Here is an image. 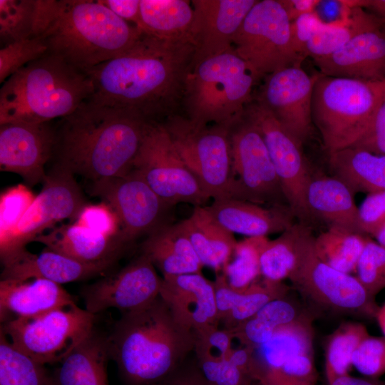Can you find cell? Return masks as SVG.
<instances>
[{"label":"cell","mask_w":385,"mask_h":385,"mask_svg":"<svg viewBox=\"0 0 385 385\" xmlns=\"http://www.w3.org/2000/svg\"><path fill=\"white\" fill-rule=\"evenodd\" d=\"M195 48L188 39H163L142 31L125 51L87 72L91 98L163 122L180 106Z\"/></svg>","instance_id":"cell-1"},{"label":"cell","mask_w":385,"mask_h":385,"mask_svg":"<svg viewBox=\"0 0 385 385\" xmlns=\"http://www.w3.org/2000/svg\"><path fill=\"white\" fill-rule=\"evenodd\" d=\"M149 122L90 97L55 126V164L91 183L125 175Z\"/></svg>","instance_id":"cell-2"},{"label":"cell","mask_w":385,"mask_h":385,"mask_svg":"<svg viewBox=\"0 0 385 385\" xmlns=\"http://www.w3.org/2000/svg\"><path fill=\"white\" fill-rule=\"evenodd\" d=\"M110 358L128 385H154L194 352L196 336L175 319L160 296L122 313L108 335Z\"/></svg>","instance_id":"cell-3"},{"label":"cell","mask_w":385,"mask_h":385,"mask_svg":"<svg viewBox=\"0 0 385 385\" xmlns=\"http://www.w3.org/2000/svg\"><path fill=\"white\" fill-rule=\"evenodd\" d=\"M141 33L101 1L38 0L34 37L48 53L86 71L120 54Z\"/></svg>","instance_id":"cell-4"},{"label":"cell","mask_w":385,"mask_h":385,"mask_svg":"<svg viewBox=\"0 0 385 385\" xmlns=\"http://www.w3.org/2000/svg\"><path fill=\"white\" fill-rule=\"evenodd\" d=\"M89 73L46 53L3 83L0 124L42 123L72 113L93 93Z\"/></svg>","instance_id":"cell-5"},{"label":"cell","mask_w":385,"mask_h":385,"mask_svg":"<svg viewBox=\"0 0 385 385\" xmlns=\"http://www.w3.org/2000/svg\"><path fill=\"white\" fill-rule=\"evenodd\" d=\"M260 79L233 48L193 59L186 76L181 105L185 117L198 126H230L241 119Z\"/></svg>","instance_id":"cell-6"},{"label":"cell","mask_w":385,"mask_h":385,"mask_svg":"<svg viewBox=\"0 0 385 385\" xmlns=\"http://www.w3.org/2000/svg\"><path fill=\"white\" fill-rule=\"evenodd\" d=\"M384 101L385 82L318 74L312 118L328 154L351 147Z\"/></svg>","instance_id":"cell-7"},{"label":"cell","mask_w":385,"mask_h":385,"mask_svg":"<svg viewBox=\"0 0 385 385\" xmlns=\"http://www.w3.org/2000/svg\"><path fill=\"white\" fill-rule=\"evenodd\" d=\"M314 237L304 225L296 264L289 277L294 288L314 307L336 314L375 319L379 306L359 279L321 260L314 249Z\"/></svg>","instance_id":"cell-8"},{"label":"cell","mask_w":385,"mask_h":385,"mask_svg":"<svg viewBox=\"0 0 385 385\" xmlns=\"http://www.w3.org/2000/svg\"><path fill=\"white\" fill-rule=\"evenodd\" d=\"M162 123L204 192L213 200L230 197L234 178L230 127L198 126L175 115Z\"/></svg>","instance_id":"cell-9"},{"label":"cell","mask_w":385,"mask_h":385,"mask_svg":"<svg viewBox=\"0 0 385 385\" xmlns=\"http://www.w3.org/2000/svg\"><path fill=\"white\" fill-rule=\"evenodd\" d=\"M95 317L74 302L39 316L1 323L0 332L35 361L44 365L59 363L90 334Z\"/></svg>","instance_id":"cell-10"},{"label":"cell","mask_w":385,"mask_h":385,"mask_svg":"<svg viewBox=\"0 0 385 385\" xmlns=\"http://www.w3.org/2000/svg\"><path fill=\"white\" fill-rule=\"evenodd\" d=\"M291 21L279 0L257 1L235 35L232 47L259 78L300 66L294 50Z\"/></svg>","instance_id":"cell-11"},{"label":"cell","mask_w":385,"mask_h":385,"mask_svg":"<svg viewBox=\"0 0 385 385\" xmlns=\"http://www.w3.org/2000/svg\"><path fill=\"white\" fill-rule=\"evenodd\" d=\"M165 202L203 206L210 198L178 153L163 123L150 121L130 170Z\"/></svg>","instance_id":"cell-12"},{"label":"cell","mask_w":385,"mask_h":385,"mask_svg":"<svg viewBox=\"0 0 385 385\" xmlns=\"http://www.w3.org/2000/svg\"><path fill=\"white\" fill-rule=\"evenodd\" d=\"M230 141L234 178L230 198L289 206L264 138L245 113L230 126Z\"/></svg>","instance_id":"cell-13"},{"label":"cell","mask_w":385,"mask_h":385,"mask_svg":"<svg viewBox=\"0 0 385 385\" xmlns=\"http://www.w3.org/2000/svg\"><path fill=\"white\" fill-rule=\"evenodd\" d=\"M39 193L19 221L16 229L0 245L1 261L26 249V246L58 222L75 220L86 200L74 175L54 164L47 173Z\"/></svg>","instance_id":"cell-14"},{"label":"cell","mask_w":385,"mask_h":385,"mask_svg":"<svg viewBox=\"0 0 385 385\" xmlns=\"http://www.w3.org/2000/svg\"><path fill=\"white\" fill-rule=\"evenodd\" d=\"M91 192L114 210L121 236L129 246L138 237L173 224L175 207L163 201L142 178L132 172L91 183Z\"/></svg>","instance_id":"cell-15"},{"label":"cell","mask_w":385,"mask_h":385,"mask_svg":"<svg viewBox=\"0 0 385 385\" xmlns=\"http://www.w3.org/2000/svg\"><path fill=\"white\" fill-rule=\"evenodd\" d=\"M245 114L260 130L287 203L297 222L309 226L314 220L306 202V190L313 170L301 145L266 108L255 102Z\"/></svg>","instance_id":"cell-16"},{"label":"cell","mask_w":385,"mask_h":385,"mask_svg":"<svg viewBox=\"0 0 385 385\" xmlns=\"http://www.w3.org/2000/svg\"><path fill=\"white\" fill-rule=\"evenodd\" d=\"M163 278L145 255L81 291L85 309L96 314L109 308L122 313L140 309L160 296Z\"/></svg>","instance_id":"cell-17"},{"label":"cell","mask_w":385,"mask_h":385,"mask_svg":"<svg viewBox=\"0 0 385 385\" xmlns=\"http://www.w3.org/2000/svg\"><path fill=\"white\" fill-rule=\"evenodd\" d=\"M318 74L293 66L267 76L256 100L303 145L312 130V100Z\"/></svg>","instance_id":"cell-18"},{"label":"cell","mask_w":385,"mask_h":385,"mask_svg":"<svg viewBox=\"0 0 385 385\" xmlns=\"http://www.w3.org/2000/svg\"><path fill=\"white\" fill-rule=\"evenodd\" d=\"M54 145L55 126L50 122L0 124V170L19 175L28 186L43 183Z\"/></svg>","instance_id":"cell-19"},{"label":"cell","mask_w":385,"mask_h":385,"mask_svg":"<svg viewBox=\"0 0 385 385\" xmlns=\"http://www.w3.org/2000/svg\"><path fill=\"white\" fill-rule=\"evenodd\" d=\"M257 0H192L194 18L190 40L194 59L226 51Z\"/></svg>","instance_id":"cell-20"},{"label":"cell","mask_w":385,"mask_h":385,"mask_svg":"<svg viewBox=\"0 0 385 385\" xmlns=\"http://www.w3.org/2000/svg\"><path fill=\"white\" fill-rule=\"evenodd\" d=\"M162 278L160 296L178 322L195 334L219 327L213 282L202 273Z\"/></svg>","instance_id":"cell-21"},{"label":"cell","mask_w":385,"mask_h":385,"mask_svg":"<svg viewBox=\"0 0 385 385\" xmlns=\"http://www.w3.org/2000/svg\"><path fill=\"white\" fill-rule=\"evenodd\" d=\"M314 61L325 76L385 82V29L379 24L361 31L334 53Z\"/></svg>","instance_id":"cell-22"},{"label":"cell","mask_w":385,"mask_h":385,"mask_svg":"<svg viewBox=\"0 0 385 385\" xmlns=\"http://www.w3.org/2000/svg\"><path fill=\"white\" fill-rule=\"evenodd\" d=\"M34 242L80 262L108 271L129 247L121 238H110L75 223L53 227Z\"/></svg>","instance_id":"cell-23"},{"label":"cell","mask_w":385,"mask_h":385,"mask_svg":"<svg viewBox=\"0 0 385 385\" xmlns=\"http://www.w3.org/2000/svg\"><path fill=\"white\" fill-rule=\"evenodd\" d=\"M211 216L232 233L250 237H267L282 232L295 222V216L288 205L268 207L235 198L214 200L205 206Z\"/></svg>","instance_id":"cell-24"},{"label":"cell","mask_w":385,"mask_h":385,"mask_svg":"<svg viewBox=\"0 0 385 385\" xmlns=\"http://www.w3.org/2000/svg\"><path fill=\"white\" fill-rule=\"evenodd\" d=\"M1 279L38 278L61 284L105 274L106 270L80 262L47 248L38 254L24 249L1 262Z\"/></svg>","instance_id":"cell-25"},{"label":"cell","mask_w":385,"mask_h":385,"mask_svg":"<svg viewBox=\"0 0 385 385\" xmlns=\"http://www.w3.org/2000/svg\"><path fill=\"white\" fill-rule=\"evenodd\" d=\"M74 302L61 284L47 279L0 281L1 324L16 318L39 316Z\"/></svg>","instance_id":"cell-26"},{"label":"cell","mask_w":385,"mask_h":385,"mask_svg":"<svg viewBox=\"0 0 385 385\" xmlns=\"http://www.w3.org/2000/svg\"><path fill=\"white\" fill-rule=\"evenodd\" d=\"M214 282L219 323L231 331L253 317L270 302L287 297L290 287L282 282L262 277L242 291L232 288L225 276L217 273Z\"/></svg>","instance_id":"cell-27"},{"label":"cell","mask_w":385,"mask_h":385,"mask_svg":"<svg viewBox=\"0 0 385 385\" xmlns=\"http://www.w3.org/2000/svg\"><path fill=\"white\" fill-rule=\"evenodd\" d=\"M354 195L337 178L313 172L306 190V202L314 220L361 233Z\"/></svg>","instance_id":"cell-28"},{"label":"cell","mask_w":385,"mask_h":385,"mask_svg":"<svg viewBox=\"0 0 385 385\" xmlns=\"http://www.w3.org/2000/svg\"><path fill=\"white\" fill-rule=\"evenodd\" d=\"M108 335L95 327L51 374L53 385H108Z\"/></svg>","instance_id":"cell-29"},{"label":"cell","mask_w":385,"mask_h":385,"mask_svg":"<svg viewBox=\"0 0 385 385\" xmlns=\"http://www.w3.org/2000/svg\"><path fill=\"white\" fill-rule=\"evenodd\" d=\"M163 277L201 273L204 267L180 222L160 228L147 236L140 245Z\"/></svg>","instance_id":"cell-30"},{"label":"cell","mask_w":385,"mask_h":385,"mask_svg":"<svg viewBox=\"0 0 385 385\" xmlns=\"http://www.w3.org/2000/svg\"><path fill=\"white\" fill-rule=\"evenodd\" d=\"M203 266L222 272L237 243L233 233L221 226L205 206H195L189 217L180 222Z\"/></svg>","instance_id":"cell-31"},{"label":"cell","mask_w":385,"mask_h":385,"mask_svg":"<svg viewBox=\"0 0 385 385\" xmlns=\"http://www.w3.org/2000/svg\"><path fill=\"white\" fill-rule=\"evenodd\" d=\"M329 165L354 194L385 191V155L350 147L329 154Z\"/></svg>","instance_id":"cell-32"},{"label":"cell","mask_w":385,"mask_h":385,"mask_svg":"<svg viewBox=\"0 0 385 385\" xmlns=\"http://www.w3.org/2000/svg\"><path fill=\"white\" fill-rule=\"evenodd\" d=\"M194 18L192 2L185 0H140V24L144 33L163 39L190 40ZM192 42V41H191Z\"/></svg>","instance_id":"cell-33"},{"label":"cell","mask_w":385,"mask_h":385,"mask_svg":"<svg viewBox=\"0 0 385 385\" xmlns=\"http://www.w3.org/2000/svg\"><path fill=\"white\" fill-rule=\"evenodd\" d=\"M287 297L272 300L230 332L240 344L254 349L269 342L279 328L304 317Z\"/></svg>","instance_id":"cell-34"},{"label":"cell","mask_w":385,"mask_h":385,"mask_svg":"<svg viewBox=\"0 0 385 385\" xmlns=\"http://www.w3.org/2000/svg\"><path fill=\"white\" fill-rule=\"evenodd\" d=\"M369 236L339 227H329L314 237L319 258L341 272L356 273V267Z\"/></svg>","instance_id":"cell-35"},{"label":"cell","mask_w":385,"mask_h":385,"mask_svg":"<svg viewBox=\"0 0 385 385\" xmlns=\"http://www.w3.org/2000/svg\"><path fill=\"white\" fill-rule=\"evenodd\" d=\"M307 316L276 331L271 339L260 346L262 369H279L291 357L313 351V328Z\"/></svg>","instance_id":"cell-36"},{"label":"cell","mask_w":385,"mask_h":385,"mask_svg":"<svg viewBox=\"0 0 385 385\" xmlns=\"http://www.w3.org/2000/svg\"><path fill=\"white\" fill-rule=\"evenodd\" d=\"M381 24L378 19L361 7H354L351 19L343 24L325 25L307 43L305 56L314 59L328 56L344 46L356 34Z\"/></svg>","instance_id":"cell-37"},{"label":"cell","mask_w":385,"mask_h":385,"mask_svg":"<svg viewBox=\"0 0 385 385\" xmlns=\"http://www.w3.org/2000/svg\"><path fill=\"white\" fill-rule=\"evenodd\" d=\"M305 224L296 222L276 239L268 240L260 255L261 276L280 282L289 278L296 264L299 239Z\"/></svg>","instance_id":"cell-38"},{"label":"cell","mask_w":385,"mask_h":385,"mask_svg":"<svg viewBox=\"0 0 385 385\" xmlns=\"http://www.w3.org/2000/svg\"><path fill=\"white\" fill-rule=\"evenodd\" d=\"M369 336L359 322L341 324L329 337L325 348V374L328 385L338 377L349 374L352 356L361 342Z\"/></svg>","instance_id":"cell-39"},{"label":"cell","mask_w":385,"mask_h":385,"mask_svg":"<svg viewBox=\"0 0 385 385\" xmlns=\"http://www.w3.org/2000/svg\"><path fill=\"white\" fill-rule=\"evenodd\" d=\"M0 385H53L44 364L15 348L1 332Z\"/></svg>","instance_id":"cell-40"},{"label":"cell","mask_w":385,"mask_h":385,"mask_svg":"<svg viewBox=\"0 0 385 385\" xmlns=\"http://www.w3.org/2000/svg\"><path fill=\"white\" fill-rule=\"evenodd\" d=\"M267 240V237H250L237 242L221 272L232 288L242 291L258 279L261 275L260 255Z\"/></svg>","instance_id":"cell-41"},{"label":"cell","mask_w":385,"mask_h":385,"mask_svg":"<svg viewBox=\"0 0 385 385\" xmlns=\"http://www.w3.org/2000/svg\"><path fill=\"white\" fill-rule=\"evenodd\" d=\"M38 0H0L1 48L34 37Z\"/></svg>","instance_id":"cell-42"},{"label":"cell","mask_w":385,"mask_h":385,"mask_svg":"<svg viewBox=\"0 0 385 385\" xmlns=\"http://www.w3.org/2000/svg\"><path fill=\"white\" fill-rule=\"evenodd\" d=\"M36 196L27 185L19 183L0 195V245L10 237Z\"/></svg>","instance_id":"cell-43"},{"label":"cell","mask_w":385,"mask_h":385,"mask_svg":"<svg viewBox=\"0 0 385 385\" xmlns=\"http://www.w3.org/2000/svg\"><path fill=\"white\" fill-rule=\"evenodd\" d=\"M48 53V48L39 37H31L6 45L0 49V82L28 63Z\"/></svg>","instance_id":"cell-44"},{"label":"cell","mask_w":385,"mask_h":385,"mask_svg":"<svg viewBox=\"0 0 385 385\" xmlns=\"http://www.w3.org/2000/svg\"><path fill=\"white\" fill-rule=\"evenodd\" d=\"M356 274L374 297L385 289V247L369 238L359 260Z\"/></svg>","instance_id":"cell-45"},{"label":"cell","mask_w":385,"mask_h":385,"mask_svg":"<svg viewBox=\"0 0 385 385\" xmlns=\"http://www.w3.org/2000/svg\"><path fill=\"white\" fill-rule=\"evenodd\" d=\"M352 366L361 374L379 379L385 374V337L368 336L354 351Z\"/></svg>","instance_id":"cell-46"},{"label":"cell","mask_w":385,"mask_h":385,"mask_svg":"<svg viewBox=\"0 0 385 385\" xmlns=\"http://www.w3.org/2000/svg\"><path fill=\"white\" fill-rule=\"evenodd\" d=\"M73 223L103 236L110 238H121L123 240L117 215L112 207L103 201L98 204L85 205Z\"/></svg>","instance_id":"cell-47"},{"label":"cell","mask_w":385,"mask_h":385,"mask_svg":"<svg viewBox=\"0 0 385 385\" xmlns=\"http://www.w3.org/2000/svg\"><path fill=\"white\" fill-rule=\"evenodd\" d=\"M195 336L194 353L196 356L225 359L233 348V334L225 329L215 327L202 333L195 334Z\"/></svg>","instance_id":"cell-48"},{"label":"cell","mask_w":385,"mask_h":385,"mask_svg":"<svg viewBox=\"0 0 385 385\" xmlns=\"http://www.w3.org/2000/svg\"><path fill=\"white\" fill-rule=\"evenodd\" d=\"M361 232L373 236L385 224V191L368 194L359 207Z\"/></svg>","instance_id":"cell-49"},{"label":"cell","mask_w":385,"mask_h":385,"mask_svg":"<svg viewBox=\"0 0 385 385\" xmlns=\"http://www.w3.org/2000/svg\"><path fill=\"white\" fill-rule=\"evenodd\" d=\"M351 147L385 155V101L374 113L362 135Z\"/></svg>","instance_id":"cell-50"},{"label":"cell","mask_w":385,"mask_h":385,"mask_svg":"<svg viewBox=\"0 0 385 385\" xmlns=\"http://www.w3.org/2000/svg\"><path fill=\"white\" fill-rule=\"evenodd\" d=\"M324 24L314 12L300 16L291 21L290 31L295 51L304 59L307 43Z\"/></svg>","instance_id":"cell-51"},{"label":"cell","mask_w":385,"mask_h":385,"mask_svg":"<svg viewBox=\"0 0 385 385\" xmlns=\"http://www.w3.org/2000/svg\"><path fill=\"white\" fill-rule=\"evenodd\" d=\"M279 369L288 376L300 381L315 384L317 379L314 351L291 357Z\"/></svg>","instance_id":"cell-52"},{"label":"cell","mask_w":385,"mask_h":385,"mask_svg":"<svg viewBox=\"0 0 385 385\" xmlns=\"http://www.w3.org/2000/svg\"><path fill=\"white\" fill-rule=\"evenodd\" d=\"M352 11L346 0H319L314 13L324 24L334 25L349 22Z\"/></svg>","instance_id":"cell-53"},{"label":"cell","mask_w":385,"mask_h":385,"mask_svg":"<svg viewBox=\"0 0 385 385\" xmlns=\"http://www.w3.org/2000/svg\"><path fill=\"white\" fill-rule=\"evenodd\" d=\"M154 385H208L195 359L192 364L186 361L173 373Z\"/></svg>","instance_id":"cell-54"},{"label":"cell","mask_w":385,"mask_h":385,"mask_svg":"<svg viewBox=\"0 0 385 385\" xmlns=\"http://www.w3.org/2000/svg\"><path fill=\"white\" fill-rule=\"evenodd\" d=\"M101 2L118 17L138 28L140 0H103Z\"/></svg>","instance_id":"cell-55"},{"label":"cell","mask_w":385,"mask_h":385,"mask_svg":"<svg viewBox=\"0 0 385 385\" xmlns=\"http://www.w3.org/2000/svg\"><path fill=\"white\" fill-rule=\"evenodd\" d=\"M257 382L259 385H315L288 376L275 368L262 369Z\"/></svg>","instance_id":"cell-56"},{"label":"cell","mask_w":385,"mask_h":385,"mask_svg":"<svg viewBox=\"0 0 385 385\" xmlns=\"http://www.w3.org/2000/svg\"><path fill=\"white\" fill-rule=\"evenodd\" d=\"M319 0H279L290 21L302 15L312 13Z\"/></svg>","instance_id":"cell-57"},{"label":"cell","mask_w":385,"mask_h":385,"mask_svg":"<svg viewBox=\"0 0 385 385\" xmlns=\"http://www.w3.org/2000/svg\"><path fill=\"white\" fill-rule=\"evenodd\" d=\"M329 385H385V381L367 377L357 378L347 374L338 377Z\"/></svg>","instance_id":"cell-58"},{"label":"cell","mask_w":385,"mask_h":385,"mask_svg":"<svg viewBox=\"0 0 385 385\" xmlns=\"http://www.w3.org/2000/svg\"><path fill=\"white\" fill-rule=\"evenodd\" d=\"M366 9L370 10L385 29V0H368Z\"/></svg>","instance_id":"cell-59"},{"label":"cell","mask_w":385,"mask_h":385,"mask_svg":"<svg viewBox=\"0 0 385 385\" xmlns=\"http://www.w3.org/2000/svg\"><path fill=\"white\" fill-rule=\"evenodd\" d=\"M375 319L376 320L383 335L385 337V303L379 307Z\"/></svg>","instance_id":"cell-60"},{"label":"cell","mask_w":385,"mask_h":385,"mask_svg":"<svg viewBox=\"0 0 385 385\" xmlns=\"http://www.w3.org/2000/svg\"><path fill=\"white\" fill-rule=\"evenodd\" d=\"M376 239V242L385 247V224H384L372 236Z\"/></svg>","instance_id":"cell-61"}]
</instances>
